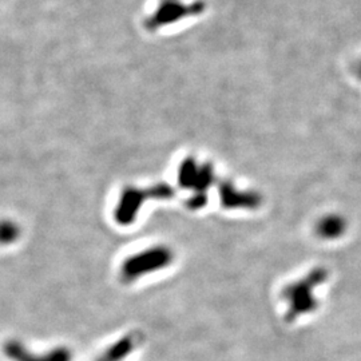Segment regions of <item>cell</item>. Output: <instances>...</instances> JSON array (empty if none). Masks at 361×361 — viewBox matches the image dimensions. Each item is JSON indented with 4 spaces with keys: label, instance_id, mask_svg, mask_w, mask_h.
Masks as SVG:
<instances>
[{
    "label": "cell",
    "instance_id": "1",
    "mask_svg": "<svg viewBox=\"0 0 361 361\" xmlns=\"http://www.w3.org/2000/svg\"><path fill=\"white\" fill-rule=\"evenodd\" d=\"M140 261H143V264L141 262H129L125 268V274L129 276V277H135L138 274H141V271H146V269H155L158 267H162L166 261L169 259L168 252L165 250H157L153 253H147L145 256L138 257Z\"/></svg>",
    "mask_w": 361,
    "mask_h": 361
}]
</instances>
